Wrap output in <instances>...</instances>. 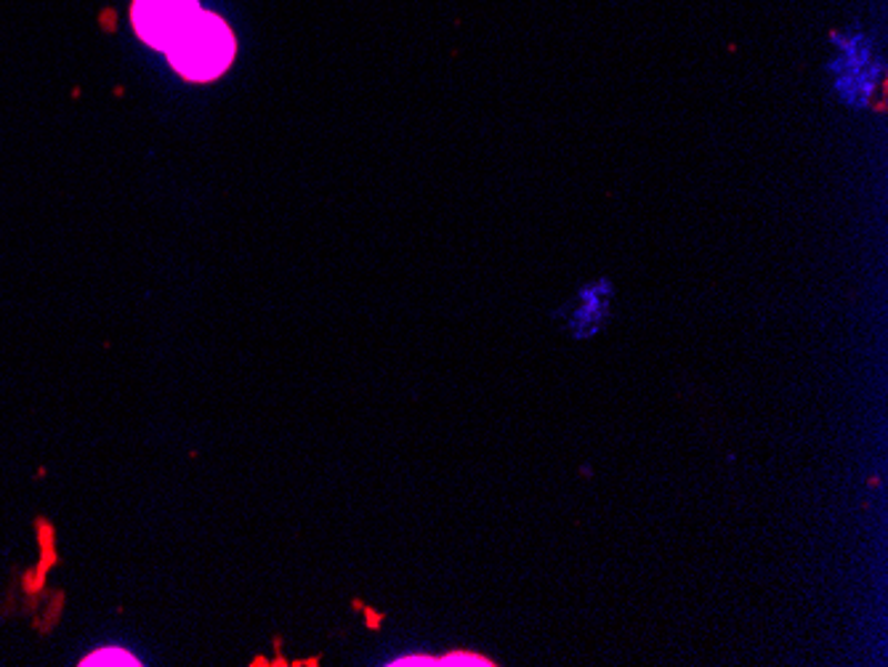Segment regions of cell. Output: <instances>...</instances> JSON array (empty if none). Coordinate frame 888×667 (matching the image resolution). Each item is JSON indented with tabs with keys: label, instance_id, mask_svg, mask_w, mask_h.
Here are the masks:
<instances>
[{
	"label": "cell",
	"instance_id": "cell-6",
	"mask_svg": "<svg viewBox=\"0 0 888 667\" xmlns=\"http://www.w3.org/2000/svg\"><path fill=\"white\" fill-rule=\"evenodd\" d=\"M80 665H141L137 657L131 655V651H123V649H99L93 651L83 659Z\"/></svg>",
	"mask_w": 888,
	"mask_h": 667
},
{
	"label": "cell",
	"instance_id": "cell-1",
	"mask_svg": "<svg viewBox=\"0 0 888 667\" xmlns=\"http://www.w3.org/2000/svg\"><path fill=\"white\" fill-rule=\"evenodd\" d=\"M827 46L825 75L833 99L849 112L876 110L886 91V59L876 32L862 24L836 27Z\"/></svg>",
	"mask_w": 888,
	"mask_h": 667
},
{
	"label": "cell",
	"instance_id": "cell-2",
	"mask_svg": "<svg viewBox=\"0 0 888 667\" xmlns=\"http://www.w3.org/2000/svg\"><path fill=\"white\" fill-rule=\"evenodd\" d=\"M238 40L224 19L211 11H200L194 22L176 38V43L165 51L168 62L181 78L208 83L224 75L234 62Z\"/></svg>",
	"mask_w": 888,
	"mask_h": 667
},
{
	"label": "cell",
	"instance_id": "cell-3",
	"mask_svg": "<svg viewBox=\"0 0 888 667\" xmlns=\"http://www.w3.org/2000/svg\"><path fill=\"white\" fill-rule=\"evenodd\" d=\"M617 287L609 277H598L577 287V293L567 301V306L558 309L556 320L567 330L572 341H591L604 333L615 312Z\"/></svg>",
	"mask_w": 888,
	"mask_h": 667
},
{
	"label": "cell",
	"instance_id": "cell-4",
	"mask_svg": "<svg viewBox=\"0 0 888 667\" xmlns=\"http://www.w3.org/2000/svg\"><path fill=\"white\" fill-rule=\"evenodd\" d=\"M200 11L198 0H137L131 17L139 38L165 53Z\"/></svg>",
	"mask_w": 888,
	"mask_h": 667
},
{
	"label": "cell",
	"instance_id": "cell-5",
	"mask_svg": "<svg viewBox=\"0 0 888 667\" xmlns=\"http://www.w3.org/2000/svg\"><path fill=\"white\" fill-rule=\"evenodd\" d=\"M392 667H493V659L476 651H450V655H402L386 663Z\"/></svg>",
	"mask_w": 888,
	"mask_h": 667
}]
</instances>
